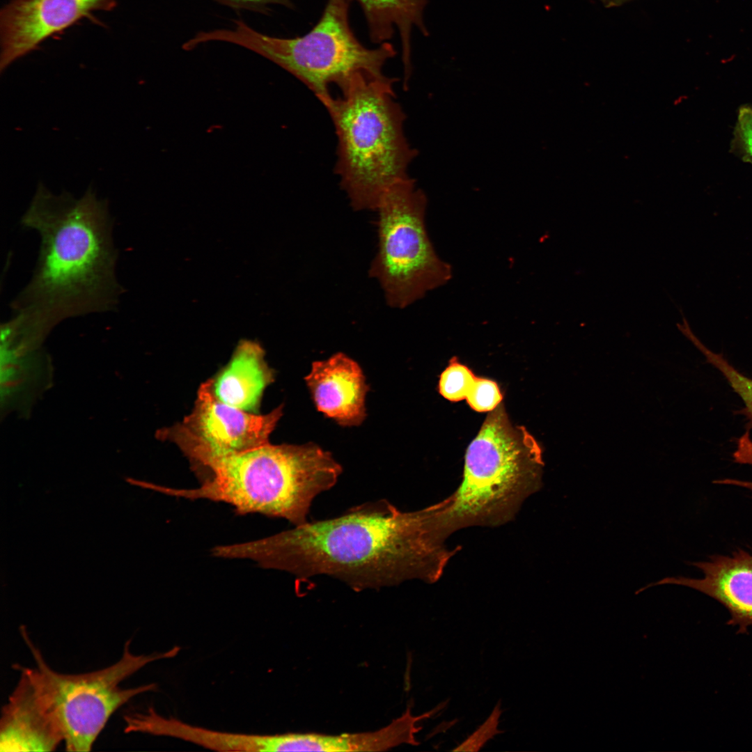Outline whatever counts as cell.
<instances>
[{
	"label": "cell",
	"instance_id": "10",
	"mask_svg": "<svg viewBox=\"0 0 752 752\" xmlns=\"http://www.w3.org/2000/svg\"><path fill=\"white\" fill-rule=\"evenodd\" d=\"M212 382L209 379L201 385L192 412L180 425L219 452L240 453L268 444L283 407L264 415L248 413L218 399Z\"/></svg>",
	"mask_w": 752,
	"mask_h": 752
},
{
	"label": "cell",
	"instance_id": "6",
	"mask_svg": "<svg viewBox=\"0 0 752 752\" xmlns=\"http://www.w3.org/2000/svg\"><path fill=\"white\" fill-rule=\"evenodd\" d=\"M351 0H327L322 15L306 34L293 38L260 33L241 19L231 29L200 31L198 44L210 41L233 43L255 52L283 68L301 81L325 107L333 99L330 86L339 88L353 75L363 72L382 77L385 63L395 55L387 42L375 49L362 45L348 20Z\"/></svg>",
	"mask_w": 752,
	"mask_h": 752
},
{
	"label": "cell",
	"instance_id": "18",
	"mask_svg": "<svg viewBox=\"0 0 752 752\" xmlns=\"http://www.w3.org/2000/svg\"><path fill=\"white\" fill-rule=\"evenodd\" d=\"M477 377L468 367L453 358L440 375L439 393L450 401L466 400Z\"/></svg>",
	"mask_w": 752,
	"mask_h": 752
},
{
	"label": "cell",
	"instance_id": "21",
	"mask_svg": "<svg viewBox=\"0 0 752 752\" xmlns=\"http://www.w3.org/2000/svg\"><path fill=\"white\" fill-rule=\"evenodd\" d=\"M733 146L743 159L752 162V106H742L738 111Z\"/></svg>",
	"mask_w": 752,
	"mask_h": 752
},
{
	"label": "cell",
	"instance_id": "9",
	"mask_svg": "<svg viewBox=\"0 0 752 752\" xmlns=\"http://www.w3.org/2000/svg\"><path fill=\"white\" fill-rule=\"evenodd\" d=\"M116 5V0H10L0 13L1 73L48 38Z\"/></svg>",
	"mask_w": 752,
	"mask_h": 752
},
{
	"label": "cell",
	"instance_id": "19",
	"mask_svg": "<svg viewBox=\"0 0 752 752\" xmlns=\"http://www.w3.org/2000/svg\"><path fill=\"white\" fill-rule=\"evenodd\" d=\"M469 405L478 412H491L502 401L497 384L486 378L477 377L471 393L466 399Z\"/></svg>",
	"mask_w": 752,
	"mask_h": 752
},
{
	"label": "cell",
	"instance_id": "7",
	"mask_svg": "<svg viewBox=\"0 0 752 752\" xmlns=\"http://www.w3.org/2000/svg\"><path fill=\"white\" fill-rule=\"evenodd\" d=\"M427 201L409 178L393 186L375 210L377 250L368 272L391 308L412 305L453 276L451 266L439 256L428 236Z\"/></svg>",
	"mask_w": 752,
	"mask_h": 752
},
{
	"label": "cell",
	"instance_id": "22",
	"mask_svg": "<svg viewBox=\"0 0 752 752\" xmlns=\"http://www.w3.org/2000/svg\"><path fill=\"white\" fill-rule=\"evenodd\" d=\"M733 457L737 463L752 465V440L748 430L738 439ZM714 483L735 485L752 491V481L726 478L715 480Z\"/></svg>",
	"mask_w": 752,
	"mask_h": 752
},
{
	"label": "cell",
	"instance_id": "20",
	"mask_svg": "<svg viewBox=\"0 0 752 752\" xmlns=\"http://www.w3.org/2000/svg\"><path fill=\"white\" fill-rule=\"evenodd\" d=\"M501 712V702L499 701L487 720L453 751H478L489 739H492L497 734L503 733L498 729L499 719Z\"/></svg>",
	"mask_w": 752,
	"mask_h": 752
},
{
	"label": "cell",
	"instance_id": "16",
	"mask_svg": "<svg viewBox=\"0 0 752 752\" xmlns=\"http://www.w3.org/2000/svg\"><path fill=\"white\" fill-rule=\"evenodd\" d=\"M355 1L363 9L373 42H386L392 38L397 28L402 42L404 85L407 87L412 72L411 31L413 26H416L423 35H428L423 19L428 0Z\"/></svg>",
	"mask_w": 752,
	"mask_h": 752
},
{
	"label": "cell",
	"instance_id": "24",
	"mask_svg": "<svg viewBox=\"0 0 752 752\" xmlns=\"http://www.w3.org/2000/svg\"><path fill=\"white\" fill-rule=\"evenodd\" d=\"M606 7L619 6L630 0H601Z\"/></svg>",
	"mask_w": 752,
	"mask_h": 752
},
{
	"label": "cell",
	"instance_id": "12",
	"mask_svg": "<svg viewBox=\"0 0 752 752\" xmlns=\"http://www.w3.org/2000/svg\"><path fill=\"white\" fill-rule=\"evenodd\" d=\"M693 565L703 572L702 578L666 577L641 590L666 583L694 588L721 603L730 613L728 624L745 632L752 625V553L740 550Z\"/></svg>",
	"mask_w": 752,
	"mask_h": 752
},
{
	"label": "cell",
	"instance_id": "11",
	"mask_svg": "<svg viewBox=\"0 0 752 752\" xmlns=\"http://www.w3.org/2000/svg\"><path fill=\"white\" fill-rule=\"evenodd\" d=\"M13 666L19 678L2 709L1 751H54L63 742V736L33 668Z\"/></svg>",
	"mask_w": 752,
	"mask_h": 752
},
{
	"label": "cell",
	"instance_id": "2",
	"mask_svg": "<svg viewBox=\"0 0 752 752\" xmlns=\"http://www.w3.org/2000/svg\"><path fill=\"white\" fill-rule=\"evenodd\" d=\"M21 224L40 239L32 276L10 304L26 331L40 339L65 319L116 309L125 289L113 220L91 186L77 198L39 182Z\"/></svg>",
	"mask_w": 752,
	"mask_h": 752
},
{
	"label": "cell",
	"instance_id": "13",
	"mask_svg": "<svg viewBox=\"0 0 752 752\" xmlns=\"http://www.w3.org/2000/svg\"><path fill=\"white\" fill-rule=\"evenodd\" d=\"M305 380L319 412L343 426L362 423L368 386L355 361L338 352L314 361Z\"/></svg>",
	"mask_w": 752,
	"mask_h": 752
},
{
	"label": "cell",
	"instance_id": "5",
	"mask_svg": "<svg viewBox=\"0 0 752 752\" xmlns=\"http://www.w3.org/2000/svg\"><path fill=\"white\" fill-rule=\"evenodd\" d=\"M543 465L537 441L524 426L511 423L500 403L467 449L462 483L441 501L444 537L471 526L508 522L540 488Z\"/></svg>",
	"mask_w": 752,
	"mask_h": 752
},
{
	"label": "cell",
	"instance_id": "1",
	"mask_svg": "<svg viewBox=\"0 0 752 752\" xmlns=\"http://www.w3.org/2000/svg\"><path fill=\"white\" fill-rule=\"evenodd\" d=\"M440 508L439 502L402 512L384 499L368 502L337 517L231 545L228 554L299 579L331 576L356 591L410 579L434 583L455 553L444 544Z\"/></svg>",
	"mask_w": 752,
	"mask_h": 752
},
{
	"label": "cell",
	"instance_id": "15",
	"mask_svg": "<svg viewBox=\"0 0 752 752\" xmlns=\"http://www.w3.org/2000/svg\"><path fill=\"white\" fill-rule=\"evenodd\" d=\"M212 389L221 401L244 411L258 407L264 389L274 373L264 359L259 344L242 340L228 365L213 379Z\"/></svg>",
	"mask_w": 752,
	"mask_h": 752
},
{
	"label": "cell",
	"instance_id": "3",
	"mask_svg": "<svg viewBox=\"0 0 752 752\" xmlns=\"http://www.w3.org/2000/svg\"><path fill=\"white\" fill-rule=\"evenodd\" d=\"M165 437L189 458L202 485L176 489L139 480L140 487L191 500L224 502L240 515L260 513L296 526L307 522L314 498L334 486L342 472L331 453L313 443H268L244 452L223 453L178 425L167 429Z\"/></svg>",
	"mask_w": 752,
	"mask_h": 752
},
{
	"label": "cell",
	"instance_id": "8",
	"mask_svg": "<svg viewBox=\"0 0 752 752\" xmlns=\"http://www.w3.org/2000/svg\"><path fill=\"white\" fill-rule=\"evenodd\" d=\"M21 635L36 662V680L61 730L65 749L88 751L112 714L136 696L155 690V684L123 688V680L154 661L175 656L178 647L162 653L134 655L130 640L120 659L109 666L77 674L53 670L24 626Z\"/></svg>",
	"mask_w": 752,
	"mask_h": 752
},
{
	"label": "cell",
	"instance_id": "23",
	"mask_svg": "<svg viewBox=\"0 0 752 752\" xmlns=\"http://www.w3.org/2000/svg\"><path fill=\"white\" fill-rule=\"evenodd\" d=\"M220 4L235 10H247L265 13L269 12L271 4H281L290 6V0H214Z\"/></svg>",
	"mask_w": 752,
	"mask_h": 752
},
{
	"label": "cell",
	"instance_id": "17",
	"mask_svg": "<svg viewBox=\"0 0 752 752\" xmlns=\"http://www.w3.org/2000/svg\"><path fill=\"white\" fill-rule=\"evenodd\" d=\"M689 340L705 356L707 361L721 372L734 391L741 398L744 407L741 409L740 413L747 419V429H752V379L739 372L721 354L707 348L694 334L689 335Z\"/></svg>",
	"mask_w": 752,
	"mask_h": 752
},
{
	"label": "cell",
	"instance_id": "14",
	"mask_svg": "<svg viewBox=\"0 0 752 752\" xmlns=\"http://www.w3.org/2000/svg\"><path fill=\"white\" fill-rule=\"evenodd\" d=\"M434 710L414 716L408 707L399 717L374 731L325 735L314 733L281 734L282 751L378 752L389 751L402 744L418 745L415 734L421 726L420 721L430 717Z\"/></svg>",
	"mask_w": 752,
	"mask_h": 752
},
{
	"label": "cell",
	"instance_id": "4",
	"mask_svg": "<svg viewBox=\"0 0 752 752\" xmlns=\"http://www.w3.org/2000/svg\"><path fill=\"white\" fill-rule=\"evenodd\" d=\"M395 81L357 73L325 107L338 140L334 172L357 211L375 210L393 186L410 178L408 169L418 154L405 134Z\"/></svg>",
	"mask_w": 752,
	"mask_h": 752
}]
</instances>
